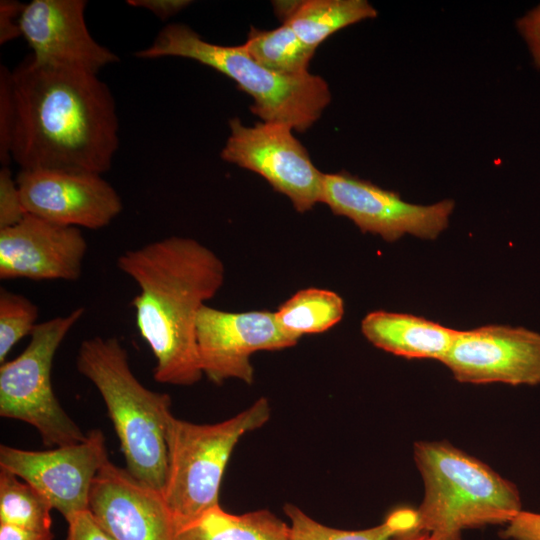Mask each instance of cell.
<instances>
[{"instance_id": "1", "label": "cell", "mask_w": 540, "mask_h": 540, "mask_svg": "<svg viewBox=\"0 0 540 540\" xmlns=\"http://www.w3.org/2000/svg\"><path fill=\"white\" fill-rule=\"evenodd\" d=\"M10 155L21 170L102 175L119 146L115 99L97 74L46 66L30 55L11 71Z\"/></svg>"}, {"instance_id": "2", "label": "cell", "mask_w": 540, "mask_h": 540, "mask_svg": "<svg viewBox=\"0 0 540 540\" xmlns=\"http://www.w3.org/2000/svg\"><path fill=\"white\" fill-rule=\"evenodd\" d=\"M117 266L139 288L131 305L139 335L155 358L154 379L177 386L197 383L203 373L196 321L223 285L221 259L193 238L170 236L123 252Z\"/></svg>"}, {"instance_id": "3", "label": "cell", "mask_w": 540, "mask_h": 540, "mask_svg": "<svg viewBox=\"0 0 540 540\" xmlns=\"http://www.w3.org/2000/svg\"><path fill=\"white\" fill-rule=\"evenodd\" d=\"M415 464L424 497L416 531L432 540H461L464 530L508 524L521 510L517 487L447 441H417Z\"/></svg>"}, {"instance_id": "4", "label": "cell", "mask_w": 540, "mask_h": 540, "mask_svg": "<svg viewBox=\"0 0 540 540\" xmlns=\"http://www.w3.org/2000/svg\"><path fill=\"white\" fill-rule=\"evenodd\" d=\"M76 367L105 402L126 469L162 493L168 469L166 424L172 414L170 396L146 388L136 378L126 349L114 337L83 340Z\"/></svg>"}, {"instance_id": "5", "label": "cell", "mask_w": 540, "mask_h": 540, "mask_svg": "<svg viewBox=\"0 0 540 540\" xmlns=\"http://www.w3.org/2000/svg\"><path fill=\"white\" fill-rule=\"evenodd\" d=\"M141 59L181 57L206 65L232 79L254 100L252 113L304 132L322 115L331 95L326 81L310 72L282 75L254 60L242 45L223 46L204 40L189 26L166 25L151 45L135 52Z\"/></svg>"}, {"instance_id": "6", "label": "cell", "mask_w": 540, "mask_h": 540, "mask_svg": "<svg viewBox=\"0 0 540 540\" xmlns=\"http://www.w3.org/2000/svg\"><path fill=\"white\" fill-rule=\"evenodd\" d=\"M262 397L233 417L213 424H196L171 414L166 424L168 469L162 492L174 525L188 522L219 505L221 481L240 438L270 418Z\"/></svg>"}, {"instance_id": "7", "label": "cell", "mask_w": 540, "mask_h": 540, "mask_svg": "<svg viewBox=\"0 0 540 540\" xmlns=\"http://www.w3.org/2000/svg\"><path fill=\"white\" fill-rule=\"evenodd\" d=\"M85 309L38 323L29 344L0 367V415L32 425L48 447L82 442L87 434L65 412L51 381L52 364L60 344Z\"/></svg>"}, {"instance_id": "8", "label": "cell", "mask_w": 540, "mask_h": 540, "mask_svg": "<svg viewBox=\"0 0 540 540\" xmlns=\"http://www.w3.org/2000/svg\"><path fill=\"white\" fill-rule=\"evenodd\" d=\"M229 127L230 136L220 153L224 161L262 176L299 213L322 203L325 173L315 167L290 126L262 121L248 127L234 117Z\"/></svg>"}, {"instance_id": "9", "label": "cell", "mask_w": 540, "mask_h": 540, "mask_svg": "<svg viewBox=\"0 0 540 540\" xmlns=\"http://www.w3.org/2000/svg\"><path fill=\"white\" fill-rule=\"evenodd\" d=\"M322 203L352 220L362 232L393 242L404 234L435 239L448 227L454 201L432 205L405 202L400 195L342 171L325 173Z\"/></svg>"}, {"instance_id": "10", "label": "cell", "mask_w": 540, "mask_h": 540, "mask_svg": "<svg viewBox=\"0 0 540 540\" xmlns=\"http://www.w3.org/2000/svg\"><path fill=\"white\" fill-rule=\"evenodd\" d=\"M268 310L227 312L203 305L196 321V345L203 375L215 384L254 381L250 356L296 345Z\"/></svg>"}, {"instance_id": "11", "label": "cell", "mask_w": 540, "mask_h": 540, "mask_svg": "<svg viewBox=\"0 0 540 540\" xmlns=\"http://www.w3.org/2000/svg\"><path fill=\"white\" fill-rule=\"evenodd\" d=\"M107 459L105 437L97 429L82 442L44 451L0 446V468L37 489L66 520L88 509L93 480Z\"/></svg>"}, {"instance_id": "12", "label": "cell", "mask_w": 540, "mask_h": 540, "mask_svg": "<svg viewBox=\"0 0 540 540\" xmlns=\"http://www.w3.org/2000/svg\"><path fill=\"white\" fill-rule=\"evenodd\" d=\"M461 383L540 384V334L523 327L457 331L441 361Z\"/></svg>"}, {"instance_id": "13", "label": "cell", "mask_w": 540, "mask_h": 540, "mask_svg": "<svg viewBox=\"0 0 540 540\" xmlns=\"http://www.w3.org/2000/svg\"><path fill=\"white\" fill-rule=\"evenodd\" d=\"M16 182L28 214L62 226L101 229L123 208L115 188L99 174L21 170Z\"/></svg>"}, {"instance_id": "14", "label": "cell", "mask_w": 540, "mask_h": 540, "mask_svg": "<svg viewBox=\"0 0 540 540\" xmlns=\"http://www.w3.org/2000/svg\"><path fill=\"white\" fill-rule=\"evenodd\" d=\"M84 0H33L19 17L21 36L41 65L93 74L119 60L88 31Z\"/></svg>"}, {"instance_id": "15", "label": "cell", "mask_w": 540, "mask_h": 540, "mask_svg": "<svg viewBox=\"0 0 540 540\" xmlns=\"http://www.w3.org/2000/svg\"><path fill=\"white\" fill-rule=\"evenodd\" d=\"M88 509L115 540H173L174 520L162 493L109 459L93 480Z\"/></svg>"}, {"instance_id": "16", "label": "cell", "mask_w": 540, "mask_h": 540, "mask_svg": "<svg viewBox=\"0 0 540 540\" xmlns=\"http://www.w3.org/2000/svg\"><path fill=\"white\" fill-rule=\"evenodd\" d=\"M86 252L80 228L27 213L19 223L0 229V279L75 281Z\"/></svg>"}, {"instance_id": "17", "label": "cell", "mask_w": 540, "mask_h": 540, "mask_svg": "<svg viewBox=\"0 0 540 540\" xmlns=\"http://www.w3.org/2000/svg\"><path fill=\"white\" fill-rule=\"evenodd\" d=\"M365 338L375 347L408 359L442 361L457 331L425 318L386 311H373L361 323Z\"/></svg>"}, {"instance_id": "18", "label": "cell", "mask_w": 540, "mask_h": 540, "mask_svg": "<svg viewBox=\"0 0 540 540\" xmlns=\"http://www.w3.org/2000/svg\"><path fill=\"white\" fill-rule=\"evenodd\" d=\"M282 23L289 25L314 50L335 32L377 16L366 0H306L273 2Z\"/></svg>"}, {"instance_id": "19", "label": "cell", "mask_w": 540, "mask_h": 540, "mask_svg": "<svg viewBox=\"0 0 540 540\" xmlns=\"http://www.w3.org/2000/svg\"><path fill=\"white\" fill-rule=\"evenodd\" d=\"M173 540H289V525L268 510L236 515L219 504L175 526Z\"/></svg>"}, {"instance_id": "20", "label": "cell", "mask_w": 540, "mask_h": 540, "mask_svg": "<svg viewBox=\"0 0 540 540\" xmlns=\"http://www.w3.org/2000/svg\"><path fill=\"white\" fill-rule=\"evenodd\" d=\"M274 313L279 326L299 340L335 326L343 317L344 302L331 290L307 288L292 295Z\"/></svg>"}, {"instance_id": "21", "label": "cell", "mask_w": 540, "mask_h": 540, "mask_svg": "<svg viewBox=\"0 0 540 540\" xmlns=\"http://www.w3.org/2000/svg\"><path fill=\"white\" fill-rule=\"evenodd\" d=\"M242 46L265 68L290 76L309 73V64L315 53L285 23L271 30L252 27Z\"/></svg>"}, {"instance_id": "22", "label": "cell", "mask_w": 540, "mask_h": 540, "mask_svg": "<svg viewBox=\"0 0 540 540\" xmlns=\"http://www.w3.org/2000/svg\"><path fill=\"white\" fill-rule=\"evenodd\" d=\"M284 512L290 520L289 540H389L397 534L416 530L417 512L399 508L381 524L362 530H343L325 526L293 504H285Z\"/></svg>"}, {"instance_id": "23", "label": "cell", "mask_w": 540, "mask_h": 540, "mask_svg": "<svg viewBox=\"0 0 540 540\" xmlns=\"http://www.w3.org/2000/svg\"><path fill=\"white\" fill-rule=\"evenodd\" d=\"M51 503L37 489L0 468V524L50 532Z\"/></svg>"}, {"instance_id": "24", "label": "cell", "mask_w": 540, "mask_h": 540, "mask_svg": "<svg viewBox=\"0 0 540 540\" xmlns=\"http://www.w3.org/2000/svg\"><path fill=\"white\" fill-rule=\"evenodd\" d=\"M38 307L27 297L0 289V363L10 350L36 327Z\"/></svg>"}, {"instance_id": "25", "label": "cell", "mask_w": 540, "mask_h": 540, "mask_svg": "<svg viewBox=\"0 0 540 540\" xmlns=\"http://www.w3.org/2000/svg\"><path fill=\"white\" fill-rule=\"evenodd\" d=\"M14 100L11 85V71L6 67L0 69V160L2 166H8L12 160L10 155L11 137L14 125Z\"/></svg>"}, {"instance_id": "26", "label": "cell", "mask_w": 540, "mask_h": 540, "mask_svg": "<svg viewBox=\"0 0 540 540\" xmlns=\"http://www.w3.org/2000/svg\"><path fill=\"white\" fill-rule=\"evenodd\" d=\"M26 214L16 179L12 178L8 166H2L0 170V229L19 223Z\"/></svg>"}, {"instance_id": "27", "label": "cell", "mask_w": 540, "mask_h": 540, "mask_svg": "<svg viewBox=\"0 0 540 540\" xmlns=\"http://www.w3.org/2000/svg\"><path fill=\"white\" fill-rule=\"evenodd\" d=\"M66 521V540H115L99 525L89 509L75 513Z\"/></svg>"}, {"instance_id": "28", "label": "cell", "mask_w": 540, "mask_h": 540, "mask_svg": "<svg viewBox=\"0 0 540 540\" xmlns=\"http://www.w3.org/2000/svg\"><path fill=\"white\" fill-rule=\"evenodd\" d=\"M516 27L530 51L535 67L540 70V3L517 19Z\"/></svg>"}, {"instance_id": "29", "label": "cell", "mask_w": 540, "mask_h": 540, "mask_svg": "<svg viewBox=\"0 0 540 540\" xmlns=\"http://www.w3.org/2000/svg\"><path fill=\"white\" fill-rule=\"evenodd\" d=\"M501 536L512 540H540V513L520 511Z\"/></svg>"}, {"instance_id": "30", "label": "cell", "mask_w": 540, "mask_h": 540, "mask_svg": "<svg viewBox=\"0 0 540 540\" xmlns=\"http://www.w3.org/2000/svg\"><path fill=\"white\" fill-rule=\"evenodd\" d=\"M23 4L15 1L2 0L0 3V44L21 35L19 17Z\"/></svg>"}, {"instance_id": "31", "label": "cell", "mask_w": 540, "mask_h": 540, "mask_svg": "<svg viewBox=\"0 0 540 540\" xmlns=\"http://www.w3.org/2000/svg\"><path fill=\"white\" fill-rule=\"evenodd\" d=\"M128 5L137 8H143L150 11L161 20H166L184 8H186L191 1L187 0H129Z\"/></svg>"}, {"instance_id": "32", "label": "cell", "mask_w": 540, "mask_h": 540, "mask_svg": "<svg viewBox=\"0 0 540 540\" xmlns=\"http://www.w3.org/2000/svg\"><path fill=\"white\" fill-rule=\"evenodd\" d=\"M0 540H53V533L36 532L0 524Z\"/></svg>"}, {"instance_id": "33", "label": "cell", "mask_w": 540, "mask_h": 540, "mask_svg": "<svg viewBox=\"0 0 540 540\" xmlns=\"http://www.w3.org/2000/svg\"><path fill=\"white\" fill-rule=\"evenodd\" d=\"M389 540H432V539L428 533L412 530V531L397 534Z\"/></svg>"}]
</instances>
